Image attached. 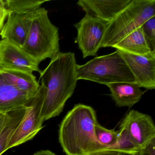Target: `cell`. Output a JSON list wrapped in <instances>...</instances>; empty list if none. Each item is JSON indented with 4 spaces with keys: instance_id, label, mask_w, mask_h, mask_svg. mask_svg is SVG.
Wrapping results in <instances>:
<instances>
[{
    "instance_id": "7a4b0ae2",
    "label": "cell",
    "mask_w": 155,
    "mask_h": 155,
    "mask_svg": "<svg viewBox=\"0 0 155 155\" xmlns=\"http://www.w3.org/2000/svg\"><path fill=\"white\" fill-rule=\"evenodd\" d=\"M98 123L92 107L76 104L60 125L59 141L67 155H87L105 148L96 139L95 126Z\"/></svg>"
},
{
    "instance_id": "484cf974",
    "label": "cell",
    "mask_w": 155,
    "mask_h": 155,
    "mask_svg": "<svg viewBox=\"0 0 155 155\" xmlns=\"http://www.w3.org/2000/svg\"><path fill=\"white\" fill-rule=\"evenodd\" d=\"M6 114L0 113V132L4 126V122H5V119H6Z\"/></svg>"
},
{
    "instance_id": "9a60e30c",
    "label": "cell",
    "mask_w": 155,
    "mask_h": 155,
    "mask_svg": "<svg viewBox=\"0 0 155 155\" xmlns=\"http://www.w3.org/2000/svg\"><path fill=\"white\" fill-rule=\"evenodd\" d=\"M0 71L11 84L31 97H34L37 94L40 87L32 73L1 68Z\"/></svg>"
},
{
    "instance_id": "d4e9b609",
    "label": "cell",
    "mask_w": 155,
    "mask_h": 155,
    "mask_svg": "<svg viewBox=\"0 0 155 155\" xmlns=\"http://www.w3.org/2000/svg\"><path fill=\"white\" fill-rule=\"evenodd\" d=\"M32 155H56V154L51 150H47L37 151Z\"/></svg>"
},
{
    "instance_id": "d6986e66",
    "label": "cell",
    "mask_w": 155,
    "mask_h": 155,
    "mask_svg": "<svg viewBox=\"0 0 155 155\" xmlns=\"http://www.w3.org/2000/svg\"><path fill=\"white\" fill-rule=\"evenodd\" d=\"M48 0H5L10 13H28L34 12Z\"/></svg>"
},
{
    "instance_id": "ac0fdd59",
    "label": "cell",
    "mask_w": 155,
    "mask_h": 155,
    "mask_svg": "<svg viewBox=\"0 0 155 155\" xmlns=\"http://www.w3.org/2000/svg\"><path fill=\"white\" fill-rule=\"evenodd\" d=\"M138 144L130 135L125 128L120 127L118 137L116 144L103 150H114L129 155H135L140 150Z\"/></svg>"
},
{
    "instance_id": "7402d4cb",
    "label": "cell",
    "mask_w": 155,
    "mask_h": 155,
    "mask_svg": "<svg viewBox=\"0 0 155 155\" xmlns=\"http://www.w3.org/2000/svg\"><path fill=\"white\" fill-rule=\"evenodd\" d=\"M9 14L10 12L6 6L5 0H0V32L2 30L5 20Z\"/></svg>"
},
{
    "instance_id": "277c9868",
    "label": "cell",
    "mask_w": 155,
    "mask_h": 155,
    "mask_svg": "<svg viewBox=\"0 0 155 155\" xmlns=\"http://www.w3.org/2000/svg\"><path fill=\"white\" fill-rule=\"evenodd\" d=\"M155 16V0H132L129 5L106 23L101 48H112Z\"/></svg>"
},
{
    "instance_id": "30bf717a",
    "label": "cell",
    "mask_w": 155,
    "mask_h": 155,
    "mask_svg": "<svg viewBox=\"0 0 155 155\" xmlns=\"http://www.w3.org/2000/svg\"><path fill=\"white\" fill-rule=\"evenodd\" d=\"M120 127L126 128L141 149L155 138V126L151 117L135 110L127 113Z\"/></svg>"
},
{
    "instance_id": "6da1fadb",
    "label": "cell",
    "mask_w": 155,
    "mask_h": 155,
    "mask_svg": "<svg viewBox=\"0 0 155 155\" xmlns=\"http://www.w3.org/2000/svg\"><path fill=\"white\" fill-rule=\"evenodd\" d=\"M77 65L74 53L60 52L40 73L41 85L46 90L41 115L42 122L63 111L77 86Z\"/></svg>"
},
{
    "instance_id": "4fadbf2b",
    "label": "cell",
    "mask_w": 155,
    "mask_h": 155,
    "mask_svg": "<svg viewBox=\"0 0 155 155\" xmlns=\"http://www.w3.org/2000/svg\"><path fill=\"white\" fill-rule=\"evenodd\" d=\"M31 97L11 84L0 71V113L6 114L23 106Z\"/></svg>"
},
{
    "instance_id": "5b68a950",
    "label": "cell",
    "mask_w": 155,
    "mask_h": 155,
    "mask_svg": "<svg viewBox=\"0 0 155 155\" xmlns=\"http://www.w3.org/2000/svg\"><path fill=\"white\" fill-rule=\"evenodd\" d=\"M77 78L107 85L112 83H136L134 76L117 51L96 57L82 65H77Z\"/></svg>"
},
{
    "instance_id": "44dd1931",
    "label": "cell",
    "mask_w": 155,
    "mask_h": 155,
    "mask_svg": "<svg viewBox=\"0 0 155 155\" xmlns=\"http://www.w3.org/2000/svg\"><path fill=\"white\" fill-rule=\"evenodd\" d=\"M141 28L149 48L151 52H155V16L143 23Z\"/></svg>"
},
{
    "instance_id": "8992f818",
    "label": "cell",
    "mask_w": 155,
    "mask_h": 155,
    "mask_svg": "<svg viewBox=\"0 0 155 155\" xmlns=\"http://www.w3.org/2000/svg\"><path fill=\"white\" fill-rule=\"evenodd\" d=\"M45 88L41 85L37 94L24 105L26 112L10 140L6 150L31 140L43 127L41 112L45 98Z\"/></svg>"
},
{
    "instance_id": "5bb4252c",
    "label": "cell",
    "mask_w": 155,
    "mask_h": 155,
    "mask_svg": "<svg viewBox=\"0 0 155 155\" xmlns=\"http://www.w3.org/2000/svg\"><path fill=\"white\" fill-rule=\"evenodd\" d=\"M109 88L110 96L116 106L119 107H131L141 99L145 91L136 83H112L107 85Z\"/></svg>"
},
{
    "instance_id": "e0dca14e",
    "label": "cell",
    "mask_w": 155,
    "mask_h": 155,
    "mask_svg": "<svg viewBox=\"0 0 155 155\" xmlns=\"http://www.w3.org/2000/svg\"><path fill=\"white\" fill-rule=\"evenodd\" d=\"M26 112L24 105L16 108L6 114L4 126L0 132V155L7 151V146Z\"/></svg>"
},
{
    "instance_id": "603a6c76",
    "label": "cell",
    "mask_w": 155,
    "mask_h": 155,
    "mask_svg": "<svg viewBox=\"0 0 155 155\" xmlns=\"http://www.w3.org/2000/svg\"><path fill=\"white\" fill-rule=\"evenodd\" d=\"M135 155H155V138Z\"/></svg>"
},
{
    "instance_id": "ffe728a7",
    "label": "cell",
    "mask_w": 155,
    "mask_h": 155,
    "mask_svg": "<svg viewBox=\"0 0 155 155\" xmlns=\"http://www.w3.org/2000/svg\"><path fill=\"white\" fill-rule=\"evenodd\" d=\"M95 134L98 142L106 148L116 144L118 137V131L107 129L97 123L95 126Z\"/></svg>"
},
{
    "instance_id": "ba28073f",
    "label": "cell",
    "mask_w": 155,
    "mask_h": 155,
    "mask_svg": "<svg viewBox=\"0 0 155 155\" xmlns=\"http://www.w3.org/2000/svg\"><path fill=\"white\" fill-rule=\"evenodd\" d=\"M39 65L22 48L6 40L0 41V68L40 73Z\"/></svg>"
},
{
    "instance_id": "cb8c5ba5",
    "label": "cell",
    "mask_w": 155,
    "mask_h": 155,
    "mask_svg": "<svg viewBox=\"0 0 155 155\" xmlns=\"http://www.w3.org/2000/svg\"><path fill=\"white\" fill-rule=\"evenodd\" d=\"M123 153L114 150H102L87 155H124Z\"/></svg>"
},
{
    "instance_id": "3957f363",
    "label": "cell",
    "mask_w": 155,
    "mask_h": 155,
    "mask_svg": "<svg viewBox=\"0 0 155 155\" xmlns=\"http://www.w3.org/2000/svg\"><path fill=\"white\" fill-rule=\"evenodd\" d=\"M58 28L51 22L48 11L40 8L34 12L29 32L21 48L39 64L60 52Z\"/></svg>"
},
{
    "instance_id": "8fae6325",
    "label": "cell",
    "mask_w": 155,
    "mask_h": 155,
    "mask_svg": "<svg viewBox=\"0 0 155 155\" xmlns=\"http://www.w3.org/2000/svg\"><path fill=\"white\" fill-rule=\"evenodd\" d=\"M36 11L28 13H10L0 32L2 40L8 41L22 48L29 32Z\"/></svg>"
},
{
    "instance_id": "2e32d148",
    "label": "cell",
    "mask_w": 155,
    "mask_h": 155,
    "mask_svg": "<svg viewBox=\"0 0 155 155\" xmlns=\"http://www.w3.org/2000/svg\"><path fill=\"white\" fill-rule=\"evenodd\" d=\"M112 48L134 55L144 56L151 52L141 27L125 37Z\"/></svg>"
},
{
    "instance_id": "7c38bea8",
    "label": "cell",
    "mask_w": 155,
    "mask_h": 155,
    "mask_svg": "<svg viewBox=\"0 0 155 155\" xmlns=\"http://www.w3.org/2000/svg\"><path fill=\"white\" fill-rule=\"evenodd\" d=\"M132 0H80L77 4L86 12L105 23L112 20Z\"/></svg>"
},
{
    "instance_id": "52a82bcc",
    "label": "cell",
    "mask_w": 155,
    "mask_h": 155,
    "mask_svg": "<svg viewBox=\"0 0 155 155\" xmlns=\"http://www.w3.org/2000/svg\"><path fill=\"white\" fill-rule=\"evenodd\" d=\"M78 31L75 42L81 51L83 58L96 55L100 48L106 29V23L86 14L74 25Z\"/></svg>"
},
{
    "instance_id": "9c48e42d",
    "label": "cell",
    "mask_w": 155,
    "mask_h": 155,
    "mask_svg": "<svg viewBox=\"0 0 155 155\" xmlns=\"http://www.w3.org/2000/svg\"><path fill=\"white\" fill-rule=\"evenodd\" d=\"M128 66L140 87L155 88V52L144 56L134 55L117 50Z\"/></svg>"
}]
</instances>
